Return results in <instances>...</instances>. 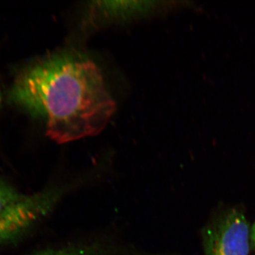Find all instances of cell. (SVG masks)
Returning <instances> with one entry per match:
<instances>
[{
    "mask_svg": "<svg viewBox=\"0 0 255 255\" xmlns=\"http://www.w3.org/2000/svg\"><path fill=\"white\" fill-rule=\"evenodd\" d=\"M122 247L108 239L95 240L49 248L30 255H122Z\"/></svg>",
    "mask_w": 255,
    "mask_h": 255,
    "instance_id": "4",
    "label": "cell"
},
{
    "mask_svg": "<svg viewBox=\"0 0 255 255\" xmlns=\"http://www.w3.org/2000/svg\"><path fill=\"white\" fill-rule=\"evenodd\" d=\"M251 241L253 248H255V222L253 224L251 231Z\"/></svg>",
    "mask_w": 255,
    "mask_h": 255,
    "instance_id": "6",
    "label": "cell"
},
{
    "mask_svg": "<svg viewBox=\"0 0 255 255\" xmlns=\"http://www.w3.org/2000/svg\"><path fill=\"white\" fill-rule=\"evenodd\" d=\"M205 255H248L251 229L246 216L231 210L206 226L203 232Z\"/></svg>",
    "mask_w": 255,
    "mask_h": 255,
    "instance_id": "3",
    "label": "cell"
},
{
    "mask_svg": "<svg viewBox=\"0 0 255 255\" xmlns=\"http://www.w3.org/2000/svg\"><path fill=\"white\" fill-rule=\"evenodd\" d=\"M26 194H21L14 187L0 178V212L17 202Z\"/></svg>",
    "mask_w": 255,
    "mask_h": 255,
    "instance_id": "5",
    "label": "cell"
},
{
    "mask_svg": "<svg viewBox=\"0 0 255 255\" xmlns=\"http://www.w3.org/2000/svg\"><path fill=\"white\" fill-rule=\"evenodd\" d=\"M1 94H0V103H1Z\"/></svg>",
    "mask_w": 255,
    "mask_h": 255,
    "instance_id": "7",
    "label": "cell"
},
{
    "mask_svg": "<svg viewBox=\"0 0 255 255\" xmlns=\"http://www.w3.org/2000/svg\"><path fill=\"white\" fill-rule=\"evenodd\" d=\"M11 100L39 118L47 136L58 143L100 133L116 110L100 68L77 53L47 55L23 68Z\"/></svg>",
    "mask_w": 255,
    "mask_h": 255,
    "instance_id": "1",
    "label": "cell"
},
{
    "mask_svg": "<svg viewBox=\"0 0 255 255\" xmlns=\"http://www.w3.org/2000/svg\"><path fill=\"white\" fill-rule=\"evenodd\" d=\"M92 175L80 176L63 186L47 187L40 192L26 194L17 202L0 212V245L21 237L54 209L68 191L75 189Z\"/></svg>",
    "mask_w": 255,
    "mask_h": 255,
    "instance_id": "2",
    "label": "cell"
}]
</instances>
